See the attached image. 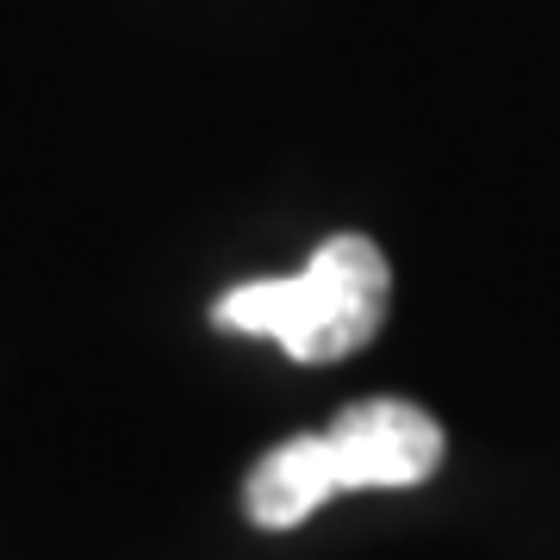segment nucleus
<instances>
[{"instance_id":"obj_1","label":"nucleus","mask_w":560,"mask_h":560,"mask_svg":"<svg viewBox=\"0 0 560 560\" xmlns=\"http://www.w3.org/2000/svg\"><path fill=\"white\" fill-rule=\"evenodd\" d=\"M442 467V423L411 399H361L330 430L293 436L256 460L243 511L256 529H300L342 492H405Z\"/></svg>"},{"instance_id":"obj_2","label":"nucleus","mask_w":560,"mask_h":560,"mask_svg":"<svg viewBox=\"0 0 560 560\" xmlns=\"http://www.w3.org/2000/svg\"><path fill=\"white\" fill-rule=\"evenodd\" d=\"M386 293H393V268H386L381 243L342 231L312 249L300 275L231 287L212 305V324L243 330V337H268L293 361L318 368V361H342L381 337Z\"/></svg>"}]
</instances>
